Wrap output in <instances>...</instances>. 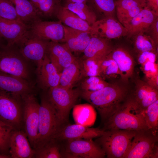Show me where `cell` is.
<instances>
[{
	"label": "cell",
	"mask_w": 158,
	"mask_h": 158,
	"mask_svg": "<svg viewBox=\"0 0 158 158\" xmlns=\"http://www.w3.org/2000/svg\"><path fill=\"white\" fill-rule=\"evenodd\" d=\"M125 87L116 84H110L97 91L82 90L80 97L98 111L102 121L104 122L123 104L127 96Z\"/></svg>",
	"instance_id": "1"
},
{
	"label": "cell",
	"mask_w": 158,
	"mask_h": 158,
	"mask_svg": "<svg viewBox=\"0 0 158 158\" xmlns=\"http://www.w3.org/2000/svg\"><path fill=\"white\" fill-rule=\"evenodd\" d=\"M66 124L61 120L47 96L42 97L39 108L38 134L34 149L43 146Z\"/></svg>",
	"instance_id": "2"
},
{
	"label": "cell",
	"mask_w": 158,
	"mask_h": 158,
	"mask_svg": "<svg viewBox=\"0 0 158 158\" xmlns=\"http://www.w3.org/2000/svg\"><path fill=\"white\" fill-rule=\"evenodd\" d=\"M136 130H111L106 131L95 142L108 158H123Z\"/></svg>",
	"instance_id": "3"
},
{
	"label": "cell",
	"mask_w": 158,
	"mask_h": 158,
	"mask_svg": "<svg viewBox=\"0 0 158 158\" xmlns=\"http://www.w3.org/2000/svg\"><path fill=\"white\" fill-rule=\"evenodd\" d=\"M148 129L142 115L133 109L128 99L104 123L102 129L104 131L111 130H138Z\"/></svg>",
	"instance_id": "4"
},
{
	"label": "cell",
	"mask_w": 158,
	"mask_h": 158,
	"mask_svg": "<svg viewBox=\"0 0 158 158\" xmlns=\"http://www.w3.org/2000/svg\"><path fill=\"white\" fill-rule=\"evenodd\" d=\"M158 133L148 129L136 131L123 158H157Z\"/></svg>",
	"instance_id": "5"
},
{
	"label": "cell",
	"mask_w": 158,
	"mask_h": 158,
	"mask_svg": "<svg viewBox=\"0 0 158 158\" xmlns=\"http://www.w3.org/2000/svg\"><path fill=\"white\" fill-rule=\"evenodd\" d=\"M81 92L80 88L67 89L59 85L48 89L46 96L64 123H68L70 111L80 97Z\"/></svg>",
	"instance_id": "6"
},
{
	"label": "cell",
	"mask_w": 158,
	"mask_h": 158,
	"mask_svg": "<svg viewBox=\"0 0 158 158\" xmlns=\"http://www.w3.org/2000/svg\"><path fill=\"white\" fill-rule=\"evenodd\" d=\"M27 62L16 45L0 46V71L28 80L30 72Z\"/></svg>",
	"instance_id": "7"
},
{
	"label": "cell",
	"mask_w": 158,
	"mask_h": 158,
	"mask_svg": "<svg viewBox=\"0 0 158 158\" xmlns=\"http://www.w3.org/2000/svg\"><path fill=\"white\" fill-rule=\"evenodd\" d=\"M22 104V130L26 134L29 142L34 149L37 142L40 104L34 92L21 96Z\"/></svg>",
	"instance_id": "8"
},
{
	"label": "cell",
	"mask_w": 158,
	"mask_h": 158,
	"mask_svg": "<svg viewBox=\"0 0 158 158\" xmlns=\"http://www.w3.org/2000/svg\"><path fill=\"white\" fill-rule=\"evenodd\" d=\"M64 141H64V145L62 144L63 158H103L106 156L104 150L92 139H77Z\"/></svg>",
	"instance_id": "9"
},
{
	"label": "cell",
	"mask_w": 158,
	"mask_h": 158,
	"mask_svg": "<svg viewBox=\"0 0 158 158\" xmlns=\"http://www.w3.org/2000/svg\"><path fill=\"white\" fill-rule=\"evenodd\" d=\"M0 119L14 130L22 129L21 97L0 90Z\"/></svg>",
	"instance_id": "10"
},
{
	"label": "cell",
	"mask_w": 158,
	"mask_h": 158,
	"mask_svg": "<svg viewBox=\"0 0 158 158\" xmlns=\"http://www.w3.org/2000/svg\"><path fill=\"white\" fill-rule=\"evenodd\" d=\"M49 42L37 36L29 30L16 45L24 58L35 63L37 67L46 54Z\"/></svg>",
	"instance_id": "11"
},
{
	"label": "cell",
	"mask_w": 158,
	"mask_h": 158,
	"mask_svg": "<svg viewBox=\"0 0 158 158\" xmlns=\"http://www.w3.org/2000/svg\"><path fill=\"white\" fill-rule=\"evenodd\" d=\"M105 132L102 129L90 128L78 123L67 124L51 138L60 142L77 139H93L101 136Z\"/></svg>",
	"instance_id": "12"
},
{
	"label": "cell",
	"mask_w": 158,
	"mask_h": 158,
	"mask_svg": "<svg viewBox=\"0 0 158 158\" xmlns=\"http://www.w3.org/2000/svg\"><path fill=\"white\" fill-rule=\"evenodd\" d=\"M91 36L108 39L127 36V29L113 17L103 18L97 20L91 26Z\"/></svg>",
	"instance_id": "13"
},
{
	"label": "cell",
	"mask_w": 158,
	"mask_h": 158,
	"mask_svg": "<svg viewBox=\"0 0 158 158\" xmlns=\"http://www.w3.org/2000/svg\"><path fill=\"white\" fill-rule=\"evenodd\" d=\"M32 33L43 39L60 42H64V31L62 23L40 20L29 27Z\"/></svg>",
	"instance_id": "14"
},
{
	"label": "cell",
	"mask_w": 158,
	"mask_h": 158,
	"mask_svg": "<svg viewBox=\"0 0 158 158\" xmlns=\"http://www.w3.org/2000/svg\"><path fill=\"white\" fill-rule=\"evenodd\" d=\"M9 155L11 158H34L35 150L22 129L14 130L9 141Z\"/></svg>",
	"instance_id": "15"
},
{
	"label": "cell",
	"mask_w": 158,
	"mask_h": 158,
	"mask_svg": "<svg viewBox=\"0 0 158 158\" xmlns=\"http://www.w3.org/2000/svg\"><path fill=\"white\" fill-rule=\"evenodd\" d=\"M46 54L60 73L77 58L65 44L52 41L48 43Z\"/></svg>",
	"instance_id": "16"
},
{
	"label": "cell",
	"mask_w": 158,
	"mask_h": 158,
	"mask_svg": "<svg viewBox=\"0 0 158 158\" xmlns=\"http://www.w3.org/2000/svg\"><path fill=\"white\" fill-rule=\"evenodd\" d=\"M137 84L134 97L128 99L134 109L141 114L149 105L158 100V91L147 83L140 81Z\"/></svg>",
	"instance_id": "17"
},
{
	"label": "cell",
	"mask_w": 158,
	"mask_h": 158,
	"mask_svg": "<svg viewBox=\"0 0 158 158\" xmlns=\"http://www.w3.org/2000/svg\"><path fill=\"white\" fill-rule=\"evenodd\" d=\"M0 90L20 97L34 92L33 88L28 80L1 71Z\"/></svg>",
	"instance_id": "18"
},
{
	"label": "cell",
	"mask_w": 158,
	"mask_h": 158,
	"mask_svg": "<svg viewBox=\"0 0 158 158\" xmlns=\"http://www.w3.org/2000/svg\"><path fill=\"white\" fill-rule=\"evenodd\" d=\"M29 29L21 22L0 17V35L7 45L16 44Z\"/></svg>",
	"instance_id": "19"
},
{
	"label": "cell",
	"mask_w": 158,
	"mask_h": 158,
	"mask_svg": "<svg viewBox=\"0 0 158 158\" xmlns=\"http://www.w3.org/2000/svg\"><path fill=\"white\" fill-rule=\"evenodd\" d=\"M37 73L38 83L43 90L59 85L61 73L51 63L46 54L41 64L37 67Z\"/></svg>",
	"instance_id": "20"
},
{
	"label": "cell",
	"mask_w": 158,
	"mask_h": 158,
	"mask_svg": "<svg viewBox=\"0 0 158 158\" xmlns=\"http://www.w3.org/2000/svg\"><path fill=\"white\" fill-rule=\"evenodd\" d=\"M64 42L72 52H83L91 36L90 32L73 29L63 25Z\"/></svg>",
	"instance_id": "21"
},
{
	"label": "cell",
	"mask_w": 158,
	"mask_h": 158,
	"mask_svg": "<svg viewBox=\"0 0 158 158\" xmlns=\"http://www.w3.org/2000/svg\"><path fill=\"white\" fill-rule=\"evenodd\" d=\"M158 16L149 10L143 8L124 26L128 30L127 36L131 37L138 33L145 32Z\"/></svg>",
	"instance_id": "22"
},
{
	"label": "cell",
	"mask_w": 158,
	"mask_h": 158,
	"mask_svg": "<svg viewBox=\"0 0 158 158\" xmlns=\"http://www.w3.org/2000/svg\"><path fill=\"white\" fill-rule=\"evenodd\" d=\"M110 54L117 65L122 79L128 80L133 73L134 63L131 55L127 50L122 47L113 49Z\"/></svg>",
	"instance_id": "23"
},
{
	"label": "cell",
	"mask_w": 158,
	"mask_h": 158,
	"mask_svg": "<svg viewBox=\"0 0 158 158\" xmlns=\"http://www.w3.org/2000/svg\"><path fill=\"white\" fill-rule=\"evenodd\" d=\"M110 40L92 36L84 50L83 59L102 58L113 50Z\"/></svg>",
	"instance_id": "24"
},
{
	"label": "cell",
	"mask_w": 158,
	"mask_h": 158,
	"mask_svg": "<svg viewBox=\"0 0 158 158\" xmlns=\"http://www.w3.org/2000/svg\"><path fill=\"white\" fill-rule=\"evenodd\" d=\"M143 8L140 3L133 0H117L116 1V16L118 21L124 26Z\"/></svg>",
	"instance_id": "25"
},
{
	"label": "cell",
	"mask_w": 158,
	"mask_h": 158,
	"mask_svg": "<svg viewBox=\"0 0 158 158\" xmlns=\"http://www.w3.org/2000/svg\"><path fill=\"white\" fill-rule=\"evenodd\" d=\"M83 78L80 59L76 58L61 73L59 85L67 89L73 88Z\"/></svg>",
	"instance_id": "26"
},
{
	"label": "cell",
	"mask_w": 158,
	"mask_h": 158,
	"mask_svg": "<svg viewBox=\"0 0 158 158\" xmlns=\"http://www.w3.org/2000/svg\"><path fill=\"white\" fill-rule=\"evenodd\" d=\"M65 25L71 28L82 31L90 32L91 26L71 11L62 6H58L55 15Z\"/></svg>",
	"instance_id": "27"
},
{
	"label": "cell",
	"mask_w": 158,
	"mask_h": 158,
	"mask_svg": "<svg viewBox=\"0 0 158 158\" xmlns=\"http://www.w3.org/2000/svg\"><path fill=\"white\" fill-rule=\"evenodd\" d=\"M14 6L20 21L30 27L41 20L36 10L29 0H10Z\"/></svg>",
	"instance_id": "28"
},
{
	"label": "cell",
	"mask_w": 158,
	"mask_h": 158,
	"mask_svg": "<svg viewBox=\"0 0 158 158\" xmlns=\"http://www.w3.org/2000/svg\"><path fill=\"white\" fill-rule=\"evenodd\" d=\"M61 142L51 138L43 146L35 149L34 158H63Z\"/></svg>",
	"instance_id": "29"
},
{
	"label": "cell",
	"mask_w": 158,
	"mask_h": 158,
	"mask_svg": "<svg viewBox=\"0 0 158 158\" xmlns=\"http://www.w3.org/2000/svg\"><path fill=\"white\" fill-rule=\"evenodd\" d=\"M64 7L75 13L90 26L97 20V15L95 11L86 3H67Z\"/></svg>",
	"instance_id": "30"
},
{
	"label": "cell",
	"mask_w": 158,
	"mask_h": 158,
	"mask_svg": "<svg viewBox=\"0 0 158 158\" xmlns=\"http://www.w3.org/2000/svg\"><path fill=\"white\" fill-rule=\"evenodd\" d=\"M32 4L41 18L55 15L60 4L59 0H29Z\"/></svg>",
	"instance_id": "31"
},
{
	"label": "cell",
	"mask_w": 158,
	"mask_h": 158,
	"mask_svg": "<svg viewBox=\"0 0 158 158\" xmlns=\"http://www.w3.org/2000/svg\"><path fill=\"white\" fill-rule=\"evenodd\" d=\"M118 75L120 76L118 66L110 53L102 58L101 61L99 76L104 80L115 78Z\"/></svg>",
	"instance_id": "32"
},
{
	"label": "cell",
	"mask_w": 158,
	"mask_h": 158,
	"mask_svg": "<svg viewBox=\"0 0 158 158\" xmlns=\"http://www.w3.org/2000/svg\"><path fill=\"white\" fill-rule=\"evenodd\" d=\"M134 45L136 50L140 53L150 51L157 53V45L151 37L145 32L134 36Z\"/></svg>",
	"instance_id": "33"
},
{
	"label": "cell",
	"mask_w": 158,
	"mask_h": 158,
	"mask_svg": "<svg viewBox=\"0 0 158 158\" xmlns=\"http://www.w3.org/2000/svg\"><path fill=\"white\" fill-rule=\"evenodd\" d=\"M141 115L147 128L158 133V100L149 105Z\"/></svg>",
	"instance_id": "34"
},
{
	"label": "cell",
	"mask_w": 158,
	"mask_h": 158,
	"mask_svg": "<svg viewBox=\"0 0 158 158\" xmlns=\"http://www.w3.org/2000/svg\"><path fill=\"white\" fill-rule=\"evenodd\" d=\"M103 58H82L80 59L83 78L93 76H99L100 64Z\"/></svg>",
	"instance_id": "35"
},
{
	"label": "cell",
	"mask_w": 158,
	"mask_h": 158,
	"mask_svg": "<svg viewBox=\"0 0 158 158\" xmlns=\"http://www.w3.org/2000/svg\"><path fill=\"white\" fill-rule=\"evenodd\" d=\"M95 9L104 17L114 18L116 1L114 0H92Z\"/></svg>",
	"instance_id": "36"
},
{
	"label": "cell",
	"mask_w": 158,
	"mask_h": 158,
	"mask_svg": "<svg viewBox=\"0 0 158 158\" xmlns=\"http://www.w3.org/2000/svg\"><path fill=\"white\" fill-rule=\"evenodd\" d=\"M80 88L82 90L95 91L109 85V84L99 76H93L83 78Z\"/></svg>",
	"instance_id": "37"
},
{
	"label": "cell",
	"mask_w": 158,
	"mask_h": 158,
	"mask_svg": "<svg viewBox=\"0 0 158 158\" xmlns=\"http://www.w3.org/2000/svg\"><path fill=\"white\" fill-rule=\"evenodd\" d=\"M14 130L11 126L0 119V153L9 155L10 139L11 133Z\"/></svg>",
	"instance_id": "38"
},
{
	"label": "cell",
	"mask_w": 158,
	"mask_h": 158,
	"mask_svg": "<svg viewBox=\"0 0 158 158\" xmlns=\"http://www.w3.org/2000/svg\"><path fill=\"white\" fill-rule=\"evenodd\" d=\"M0 17L21 22L14 6L10 0H0Z\"/></svg>",
	"instance_id": "39"
},
{
	"label": "cell",
	"mask_w": 158,
	"mask_h": 158,
	"mask_svg": "<svg viewBox=\"0 0 158 158\" xmlns=\"http://www.w3.org/2000/svg\"><path fill=\"white\" fill-rule=\"evenodd\" d=\"M142 69L147 80L158 76V65L155 63L148 62L141 66Z\"/></svg>",
	"instance_id": "40"
},
{
	"label": "cell",
	"mask_w": 158,
	"mask_h": 158,
	"mask_svg": "<svg viewBox=\"0 0 158 158\" xmlns=\"http://www.w3.org/2000/svg\"><path fill=\"white\" fill-rule=\"evenodd\" d=\"M157 54L152 51H147L139 54L138 61L142 65L146 63H155L157 60Z\"/></svg>",
	"instance_id": "41"
},
{
	"label": "cell",
	"mask_w": 158,
	"mask_h": 158,
	"mask_svg": "<svg viewBox=\"0 0 158 158\" xmlns=\"http://www.w3.org/2000/svg\"><path fill=\"white\" fill-rule=\"evenodd\" d=\"M145 32L151 37L157 45L158 42V18Z\"/></svg>",
	"instance_id": "42"
},
{
	"label": "cell",
	"mask_w": 158,
	"mask_h": 158,
	"mask_svg": "<svg viewBox=\"0 0 158 158\" xmlns=\"http://www.w3.org/2000/svg\"><path fill=\"white\" fill-rule=\"evenodd\" d=\"M142 5L158 16V0H142Z\"/></svg>",
	"instance_id": "43"
},
{
	"label": "cell",
	"mask_w": 158,
	"mask_h": 158,
	"mask_svg": "<svg viewBox=\"0 0 158 158\" xmlns=\"http://www.w3.org/2000/svg\"><path fill=\"white\" fill-rule=\"evenodd\" d=\"M67 3H86L88 0H66Z\"/></svg>",
	"instance_id": "44"
},
{
	"label": "cell",
	"mask_w": 158,
	"mask_h": 158,
	"mask_svg": "<svg viewBox=\"0 0 158 158\" xmlns=\"http://www.w3.org/2000/svg\"><path fill=\"white\" fill-rule=\"evenodd\" d=\"M5 42H6L5 40L0 35V46L6 44L5 43Z\"/></svg>",
	"instance_id": "45"
},
{
	"label": "cell",
	"mask_w": 158,
	"mask_h": 158,
	"mask_svg": "<svg viewBox=\"0 0 158 158\" xmlns=\"http://www.w3.org/2000/svg\"><path fill=\"white\" fill-rule=\"evenodd\" d=\"M0 158H11L9 155H5L0 153Z\"/></svg>",
	"instance_id": "46"
},
{
	"label": "cell",
	"mask_w": 158,
	"mask_h": 158,
	"mask_svg": "<svg viewBox=\"0 0 158 158\" xmlns=\"http://www.w3.org/2000/svg\"><path fill=\"white\" fill-rule=\"evenodd\" d=\"M140 3L142 6V0H133Z\"/></svg>",
	"instance_id": "47"
}]
</instances>
